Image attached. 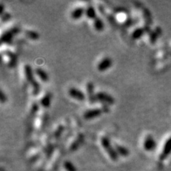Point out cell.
<instances>
[{
  "mask_svg": "<svg viewBox=\"0 0 171 171\" xmlns=\"http://www.w3.org/2000/svg\"><path fill=\"white\" fill-rule=\"evenodd\" d=\"M102 114V111L99 108H93L85 111L84 113V118L86 120L98 117Z\"/></svg>",
  "mask_w": 171,
  "mask_h": 171,
  "instance_id": "cell-7",
  "label": "cell"
},
{
  "mask_svg": "<svg viewBox=\"0 0 171 171\" xmlns=\"http://www.w3.org/2000/svg\"><path fill=\"white\" fill-rule=\"evenodd\" d=\"M25 34L27 37H28V38L32 39L34 40H37L39 38V33H37V32H35V31L33 30H27L25 31Z\"/></svg>",
  "mask_w": 171,
  "mask_h": 171,
  "instance_id": "cell-17",
  "label": "cell"
},
{
  "mask_svg": "<svg viewBox=\"0 0 171 171\" xmlns=\"http://www.w3.org/2000/svg\"><path fill=\"white\" fill-rule=\"evenodd\" d=\"M146 32V29L145 28L142 27H138L133 31V32L131 34V37L133 39H138L141 38L143 34Z\"/></svg>",
  "mask_w": 171,
  "mask_h": 171,
  "instance_id": "cell-11",
  "label": "cell"
},
{
  "mask_svg": "<svg viewBox=\"0 0 171 171\" xmlns=\"http://www.w3.org/2000/svg\"><path fill=\"white\" fill-rule=\"evenodd\" d=\"M69 94L71 98H73L76 100L80 101H83L86 98L84 93L81 90L75 87H72L69 90Z\"/></svg>",
  "mask_w": 171,
  "mask_h": 171,
  "instance_id": "cell-3",
  "label": "cell"
},
{
  "mask_svg": "<svg viewBox=\"0 0 171 171\" xmlns=\"http://www.w3.org/2000/svg\"><path fill=\"white\" fill-rule=\"evenodd\" d=\"M94 27L98 32H101L104 28V23L100 17H96L94 19Z\"/></svg>",
  "mask_w": 171,
  "mask_h": 171,
  "instance_id": "cell-14",
  "label": "cell"
},
{
  "mask_svg": "<svg viewBox=\"0 0 171 171\" xmlns=\"http://www.w3.org/2000/svg\"><path fill=\"white\" fill-rule=\"evenodd\" d=\"M86 10L81 7L75 8L71 13V17L73 19H79L85 13Z\"/></svg>",
  "mask_w": 171,
  "mask_h": 171,
  "instance_id": "cell-10",
  "label": "cell"
},
{
  "mask_svg": "<svg viewBox=\"0 0 171 171\" xmlns=\"http://www.w3.org/2000/svg\"><path fill=\"white\" fill-rule=\"evenodd\" d=\"M24 73H25V76L26 79H27V81L29 82L32 84L34 81H35L34 77V74H33V71L32 67H31L30 65H25L24 66Z\"/></svg>",
  "mask_w": 171,
  "mask_h": 171,
  "instance_id": "cell-9",
  "label": "cell"
},
{
  "mask_svg": "<svg viewBox=\"0 0 171 171\" xmlns=\"http://www.w3.org/2000/svg\"><path fill=\"white\" fill-rule=\"evenodd\" d=\"M171 152V137H170L166 141H165L164 146H163V149L162 151V153L160 155V158L162 159L165 158Z\"/></svg>",
  "mask_w": 171,
  "mask_h": 171,
  "instance_id": "cell-8",
  "label": "cell"
},
{
  "mask_svg": "<svg viewBox=\"0 0 171 171\" xmlns=\"http://www.w3.org/2000/svg\"><path fill=\"white\" fill-rule=\"evenodd\" d=\"M13 35H14V33H13L12 31H7V32H4L3 34L2 35V43L11 44L12 41Z\"/></svg>",
  "mask_w": 171,
  "mask_h": 171,
  "instance_id": "cell-15",
  "label": "cell"
},
{
  "mask_svg": "<svg viewBox=\"0 0 171 171\" xmlns=\"http://www.w3.org/2000/svg\"><path fill=\"white\" fill-rule=\"evenodd\" d=\"M160 32H157V31H155V32H152L150 34V40H151V43H155V41H156L158 37Z\"/></svg>",
  "mask_w": 171,
  "mask_h": 171,
  "instance_id": "cell-20",
  "label": "cell"
},
{
  "mask_svg": "<svg viewBox=\"0 0 171 171\" xmlns=\"http://www.w3.org/2000/svg\"><path fill=\"white\" fill-rule=\"evenodd\" d=\"M35 73L40 78L41 81H43L44 82H47L49 81L48 74L43 69L37 68L35 69Z\"/></svg>",
  "mask_w": 171,
  "mask_h": 171,
  "instance_id": "cell-12",
  "label": "cell"
},
{
  "mask_svg": "<svg viewBox=\"0 0 171 171\" xmlns=\"http://www.w3.org/2000/svg\"><path fill=\"white\" fill-rule=\"evenodd\" d=\"M116 151L118 153H120L121 155H123V156H126L129 153L128 150L126 148L123 147L122 146H120V145H116Z\"/></svg>",
  "mask_w": 171,
  "mask_h": 171,
  "instance_id": "cell-18",
  "label": "cell"
},
{
  "mask_svg": "<svg viewBox=\"0 0 171 171\" xmlns=\"http://www.w3.org/2000/svg\"><path fill=\"white\" fill-rule=\"evenodd\" d=\"M31 84L32 85L34 94L37 95L40 91V86H39V83L35 80V81H34L33 83H32Z\"/></svg>",
  "mask_w": 171,
  "mask_h": 171,
  "instance_id": "cell-19",
  "label": "cell"
},
{
  "mask_svg": "<svg viewBox=\"0 0 171 171\" xmlns=\"http://www.w3.org/2000/svg\"><path fill=\"white\" fill-rule=\"evenodd\" d=\"M101 145L103 146V147L104 148L106 151L108 152V153L109 154L111 158L113 160L117 159V157H118L117 152H116V150L113 148V147L111 146L109 139H108L107 137L103 136L102 137L101 139Z\"/></svg>",
  "mask_w": 171,
  "mask_h": 171,
  "instance_id": "cell-1",
  "label": "cell"
},
{
  "mask_svg": "<svg viewBox=\"0 0 171 171\" xmlns=\"http://www.w3.org/2000/svg\"><path fill=\"white\" fill-rule=\"evenodd\" d=\"M113 61L110 57H105L97 65V69L99 71H104L107 70L112 66Z\"/></svg>",
  "mask_w": 171,
  "mask_h": 171,
  "instance_id": "cell-4",
  "label": "cell"
},
{
  "mask_svg": "<svg viewBox=\"0 0 171 171\" xmlns=\"http://www.w3.org/2000/svg\"><path fill=\"white\" fill-rule=\"evenodd\" d=\"M97 101L102 102L107 105H113L115 103V99L110 94L103 91H99L96 94Z\"/></svg>",
  "mask_w": 171,
  "mask_h": 171,
  "instance_id": "cell-2",
  "label": "cell"
},
{
  "mask_svg": "<svg viewBox=\"0 0 171 171\" xmlns=\"http://www.w3.org/2000/svg\"><path fill=\"white\" fill-rule=\"evenodd\" d=\"M143 147L145 150H146L148 151H151L156 147V142H155L153 137L151 136V135H148V136H146L144 141Z\"/></svg>",
  "mask_w": 171,
  "mask_h": 171,
  "instance_id": "cell-5",
  "label": "cell"
},
{
  "mask_svg": "<svg viewBox=\"0 0 171 171\" xmlns=\"http://www.w3.org/2000/svg\"><path fill=\"white\" fill-rule=\"evenodd\" d=\"M51 95L49 94V93H48V94H46L44 96L43 98H41L40 101V103L41 106H44V108H48L51 104Z\"/></svg>",
  "mask_w": 171,
  "mask_h": 171,
  "instance_id": "cell-16",
  "label": "cell"
},
{
  "mask_svg": "<svg viewBox=\"0 0 171 171\" xmlns=\"http://www.w3.org/2000/svg\"><path fill=\"white\" fill-rule=\"evenodd\" d=\"M0 99H1L2 103H4L7 101V96L5 95L2 90H1V97H0Z\"/></svg>",
  "mask_w": 171,
  "mask_h": 171,
  "instance_id": "cell-21",
  "label": "cell"
},
{
  "mask_svg": "<svg viewBox=\"0 0 171 171\" xmlns=\"http://www.w3.org/2000/svg\"><path fill=\"white\" fill-rule=\"evenodd\" d=\"M86 16L89 19H94L96 17V9L92 5H89V7H87L85 11Z\"/></svg>",
  "mask_w": 171,
  "mask_h": 171,
  "instance_id": "cell-13",
  "label": "cell"
},
{
  "mask_svg": "<svg viewBox=\"0 0 171 171\" xmlns=\"http://www.w3.org/2000/svg\"><path fill=\"white\" fill-rule=\"evenodd\" d=\"M86 90L89 96V99L91 104L96 101V94H94V85L92 82H88L86 84Z\"/></svg>",
  "mask_w": 171,
  "mask_h": 171,
  "instance_id": "cell-6",
  "label": "cell"
}]
</instances>
